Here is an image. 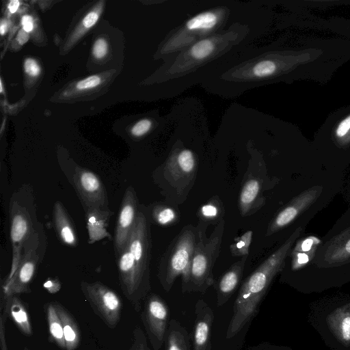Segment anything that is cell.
<instances>
[{
	"instance_id": "obj_25",
	"label": "cell",
	"mask_w": 350,
	"mask_h": 350,
	"mask_svg": "<svg viewBox=\"0 0 350 350\" xmlns=\"http://www.w3.org/2000/svg\"><path fill=\"white\" fill-rule=\"evenodd\" d=\"M176 163L182 174H189L194 170L196 161L193 152L183 150L178 155Z\"/></svg>"
},
{
	"instance_id": "obj_19",
	"label": "cell",
	"mask_w": 350,
	"mask_h": 350,
	"mask_svg": "<svg viewBox=\"0 0 350 350\" xmlns=\"http://www.w3.org/2000/svg\"><path fill=\"white\" fill-rule=\"evenodd\" d=\"M190 339L186 328L177 320L170 321L164 340L165 350H190Z\"/></svg>"
},
{
	"instance_id": "obj_13",
	"label": "cell",
	"mask_w": 350,
	"mask_h": 350,
	"mask_svg": "<svg viewBox=\"0 0 350 350\" xmlns=\"http://www.w3.org/2000/svg\"><path fill=\"white\" fill-rule=\"evenodd\" d=\"M34 232L27 209L17 202L10 206V239L12 254H22L25 242Z\"/></svg>"
},
{
	"instance_id": "obj_26",
	"label": "cell",
	"mask_w": 350,
	"mask_h": 350,
	"mask_svg": "<svg viewBox=\"0 0 350 350\" xmlns=\"http://www.w3.org/2000/svg\"><path fill=\"white\" fill-rule=\"evenodd\" d=\"M253 232L248 230L245 232L238 241L230 246V251L232 256L243 257L249 254V248L252 241Z\"/></svg>"
},
{
	"instance_id": "obj_17",
	"label": "cell",
	"mask_w": 350,
	"mask_h": 350,
	"mask_svg": "<svg viewBox=\"0 0 350 350\" xmlns=\"http://www.w3.org/2000/svg\"><path fill=\"white\" fill-rule=\"evenodd\" d=\"M53 220L57 234L61 241L68 246L75 247L78 238L75 226L62 202L55 203L53 211Z\"/></svg>"
},
{
	"instance_id": "obj_43",
	"label": "cell",
	"mask_w": 350,
	"mask_h": 350,
	"mask_svg": "<svg viewBox=\"0 0 350 350\" xmlns=\"http://www.w3.org/2000/svg\"><path fill=\"white\" fill-rule=\"evenodd\" d=\"M0 83H1V93H2L3 92V83H2V80H1Z\"/></svg>"
},
{
	"instance_id": "obj_11",
	"label": "cell",
	"mask_w": 350,
	"mask_h": 350,
	"mask_svg": "<svg viewBox=\"0 0 350 350\" xmlns=\"http://www.w3.org/2000/svg\"><path fill=\"white\" fill-rule=\"evenodd\" d=\"M320 193V189L314 187L295 197L274 217L268 227L267 234H271L288 226L314 202Z\"/></svg>"
},
{
	"instance_id": "obj_24",
	"label": "cell",
	"mask_w": 350,
	"mask_h": 350,
	"mask_svg": "<svg viewBox=\"0 0 350 350\" xmlns=\"http://www.w3.org/2000/svg\"><path fill=\"white\" fill-rule=\"evenodd\" d=\"M217 16L211 12H206L193 16L189 19L186 27L190 31L208 30L217 23Z\"/></svg>"
},
{
	"instance_id": "obj_34",
	"label": "cell",
	"mask_w": 350,
	"mask_h": 350,
	"mask_svg": "<svg viewBox=\"0 0 350 350\" xmlns=\"http://www.w3.org/2000/svg\"><path fill=\"white\" fill-rule=\"evenodd\" d=\"M152 122L148 119H143L137 122L131 129L133 135L139 137L145 135L150 129Z\"/></svg>"
},
{
	"instance_id": "obj_45",
	"label": "cell",
	"mask_w": 350,
	"mask_h": 350,
	"mask_svg": "<svg viewBox=\"0 0 350 350\" xmlns=\"http://www.w3.org/2000/svg\"><path fill=\"white\" fill-rule=\"evenodd\" d=\"M282 350H291V349H284Z\"/></svg>"
},
{
	"instance_id": "obj_20",
	"label": "cell",
	"mask_w": 350,
	"mask_h": 350,
	"mask_svg": "<svg viewBox=\"0 0 350 350\" xmlns=\"http://www.w3.org/2000/svg\"><path fill=\"white\" fill-rule=\"evenodd\" d=\"M49 331V340L62 350H66L61 319L55 308L53 301L44 306Z\"/></svg>"
},
{
	"instance_id": "obj_16",
	"label": "cell",
	"mask_w": 350,
	"mask_h": 350,
	"mask_svg": "<svg viewBox=\"0 0 350 350\" xmlns=\"http://www.w3.org/2000/svg\"><path fill=\"white\" fill-rule=\"evenodd\" d=\"M247 256L234 263L219 279L217 288V306H224L237 289L243 275Z\"/></svg>"
},
{
	"instance_id": "obj_5",
	"label": "cell",
	"mask_w": 350,
	"mask_h": 350,
	"mask_svg": "<svg viewBox=\"0 0 350 350\" xmlns=\"http://www.w3.org/2000/svg\"><path fill=\"white\" fill-rule=\"evenodd\" d=\"M81 290L94 313L110 329H115L119 323L122 300L112 288L100 281H82Z\"/></svg>"
},
{
	"instance_id": "obj_37",
	"label": "cell",
	"mask_w": 350,
	"mask_h": 350,
	"mask_svg": "<svg viewBox=\"0 0 350 350\" xmlns=\"http://www.w3.org/2000/svg\"><path fill=\"white\" fill-rule=\"evenodd\" d=\"M44 288L51 294H55L60 291L62 284L58 279L49 278L43 283Z\"/></svg>"
},
{
	"instance_id": "obj_15",
	"label": "cell",
	"mask_w": 350,
	"mask_h": 350,
	"mask_svg": "<svg viewBox=\"0 0 350 350\" xmlns=\"http://www.w3.org/2000/svg\"><path fill=\"white\" fill-rule=\"evenodd\" d=\"M1 312L5 314L22 334L25 336L33 335L28 305L18 295L7 297L1 304Z\"/></svg>"
},
{
	"instance_id": "obj_10",
	"label": "cell",
	"mask_w": 350,
	"mask_h": 350,
	"mask_svg": "<svg viewBox=\"0 0 350 350\" xmlns=\"http://www.w3.org/2000/svg\"><path fill=\"white\" fill-rule=\"evenodd\" d=\"M137 198L133 188L129 187L122 198L114 234V250L118 256L128 245L137 217Z\"/></svg>"
},
{
	"instance_id": "obj_22",
	"label": "cell",
	"mask_w": 350,
	"mask_h": 350,
	"mask_svg": "<svg viewBox=\"0 0 350 350\" xmlns=\"http://www.w3.org/2000/svg\"><path fill=\"white\" fill-rule=\"evenodd\" d=\"M260 189V183L255 178H250L245 182L239 196V207L242 215L249 211L259 194Z\"/></svg>"
},
{
	"instance_id": "obj_36",
	"label": "cell",
	"mask_w": 350,
	"mask_h": 350,
	"mask_svg": "<svg viewBox=\"0 0 350 350\" xmlns=\"http://www.w3.org/2000/svg\"><path fill=\"white\" fill-rule=\"evenodd\" d=\"M8 317L3 312L0 316V349L1 350H9L5 335V323Z\"/></svg>"
},
{
	"instance_id": "obj_33",
	"label": "cell",
	"mask_w": 350,
	"mask_h": 350,
	"mask_svg": "<svg viewBox=\"0 0 350 350\" xmlns=\"http://www.w3.org/2000/svg\"><path fill=\"white\" fill-rule=\"evenodd\" d=\"M108 51V44L103 38L97 39L92 46V55L96 59L103 58Z\"/></svg>"
},
{
	"instance_id": "obj_21",
	"label": "cell",
	"mask_w": 350,
	"mask_h": 350,
	"mask_svg": "<svg viewBox=\"0 0 350 350\" xmlns=\"http://www.w3.org/2000/svg\"><path fill=\"white\" fill-rule=\"evenodd\" d=\"M109 218V211L96 209H88L86 212L87 228L90 239L94 242L106 236L107 221Z\"/></svg>"
},
{
	"instance_id": "obj_28",
	"label": "cell",
	"mask_w": 350,
	"mask_h": 350,
	"mask_svg": "<svg viewBox=\"0 0 350 350\" xmlns=\"http://www.w3.org/2000/svg\"><path fill=\"white\" fill-rule=\"evenodd\" d=\"M129 350H150L146 333L136 325L133 330V337Z\"/></svg>"
},
{
	"instance_id": "obj_4",
	"label": "cell",
	"mask_w": 350,
	"mask_h": 350,
	"mask_svg": "<svg viewBox=\"0 0 350 350\" xmlns=\"http://www.w3.org/2000/svg\"><path fill=\"white\" fill-rule=\"evenodd\" d=\"M196 245L195 234L191 229H186L179 234L170 251L167 262L161 265L159 271V281L166 292L170 291L180 275L182 288L187 284Z\"/></svg>"
},
{
	"instance_id": "obj_9",
	"label": "cell",
	"mask_w": 350,
	"mask_h": 350,
	"mask_svg": "<svg viewBox=\"0 0 350 350\" xmlns=\"http://www.w3.org/2000/svg\"><path fill=\"white\" fill-rule=\"evenodd\" d=\"M127 246L135 259L142 279L147 285L150 286V239L146 219L141 212H138Z\"/></svg>"
},
{
	"instance_id": "obj_27",
	"label": "cell",
	"mask_w": 350,
	"mask_h": 350,
	"mask_svg": "<svg viewBox=\"0 0 350 350\" xmlns=\"http://www.w3.org/2000/svg\"><path fill=\"white\" fill-rule=\"evenodd\" d=\"M214 50V44L208 39L202 40L195 44L191 49V55L198 59L206 58Z\"/></svg>"
},
{
	"instance_id": "obj_8",
	"label": "cell",
	"mask_w": 350,
	"mask_h": 350,
	"mask_svg": "<svg viewBox=\"0 0 350 350\" xmlns=\"http://www.w3.org/2000/svg\"><path fill=\"white\" fill-rule=\"evenodd\" d=\"M73 183L83 204L88 209L109 211L105 186L94 172L77 167L73 175Z\"/></svg>"
},
{
	"instance_id": "obj_12",
	"label": "cell",
	"mask_w": 350,
	"mask_h": 350,
	"mask_svg": "<svg viewBox=\"0 0 350 350\" xmlns=\"http://www.w3.org/2000/svg\"><path fill=\"white\" fill-rule=\"evenodd\" d=\"M195 314L196 319L191 334L193 350H211L213 311L203 299H199L195 306Z\"/></svg>"
},
{
	"instance_id": "obj_6",
	"label": "cell",
	"mask_w": 350,
	"mask_h": 350,
	"mask_svg": "<svg viewBox=\"0 0 350 350\" xmlns=\"http://www.w3.org/2000/svg\"><path fill=\"white\" fill-rule=\"evenodd\" d=\"M141 319L153 350H160L169 325L170 311L164 299L149 293L144 301Z\"/></svg>"
},
{
	"instance_id": "obj_2",
	"label": "cell",
	"mask_w": 350,
	"mask_h": 350,
	"mask_svg": "<svg viewBox=\"0 0 350 350\" xmlns=\"http://www.w3.org/2000/svg\"><path fill=\"white\" fill-rule=\"evenodd\" d=\"M308 320L331 350H350V295L312 304Z\"/></svg>"
},
{
	"instance_id": "obj_41",
	"label": "cell",
	"mask_w": 350,
	"mask_h": 350,
	"mask_svg": "<svg viewBox=\"0 0 350 350\" xmlns=\"http://www.w3.org/2000/svg\"><path fill=\"white\" fill-rule=\"evenodd\" d=\"M20 5V2L18 0H12L8 5V9L11 14L15 13Z\"/></svg>"
},
{
	"instance_id": "obj_7",
	"label": "cell",
	"mask_w": 350,
	"mask_h": 350,
	"mask_svg": "<svg viewBox=\"0 0 350 350\" xmlns=\"http://www.w3.org/2000/svg\"><path fill=\"white\" fill-rule=\"evenodd\" d=\"M38 245V235L34 231L24 245L23 258L15 274L2 285L1 303L10 295L31 293L30 283L39 260L37 253Z\"/></svg>"
},
{
	"instance_id": "obj_44",
	"label": "cell",
	"mask_w": 350,
	"mask_h": 350,
	"mask_svg": "<svg viewBox=\"0 0 350 350\" xmlns=\"http://www.w3.org/2000/svg\"><path fill=\"white\" fill-rule=\"evenodd\" d=\"M23 350H30L29 348L27 346L24 347Z\"/></svg>"
},
{
	"instance_id": "obj_35",
	"label": "cell",
	"mask_w": 350,
	"mask_h": 350,
	"mask_svg": "<svg viewBox=\"0 0 350 350\" xmlns=\"http://www.w3.org/2000/svg\"><path fill=\"white\" fill-rule=\"evenodd\" d=\"M24 70L30 77H37L40 73V67L33 58H27L24 62Z\"/></svg>"
},
{
	"instance_id": "obj_18",
	"label": "cell",
	"mask_w": 350,
	"mask_h": 350,
	"mask_svg": "<svg viewBox=\"0 0 350 350\" xmlns=\"http://www.w3.org/2000/svg\"><path fill=\"white\" fill-rule=\"evenodd\" d=\"M61 319L66 350H76L81 342V332L74 316L59 302L53 301Z\"/></svg>"
},
{
	"instance_id": "obj_31",
	"label": "cell",
	"mask_w": 350,
	"mask_h": 350,
	"mask_svg": "<svg viewBox=\"0 0 350 350\" xmlns=\"http://www.w3.org/2000/svg\"><path fill=\"white\" fill-rule=\"evenodd\" d=\"M174 211L168 207L160 208L154 211L156 221L162 225L167 224L175 219Z\"/></svg>"
},
{
	"instance_id": "obj_42",
	"label": "cell",
	"mask_w": 350,
	"mask_h": 350,
	"mask_svg": "<svg viewBox=\"0 0 350 350\" xmlns=\"http://www.w3.org/2000/svg\"><path fill=\"white\" fill-rule=\"evenodd\" d=\"M8 29V21L5 19H2L1 21V24H0V33L2 36L6 33Z\"/></svg>"
},
{
	"instance_id": "obj_39",
	"label": "cell",
	"mask_w": 350,
	"mask_h": 350,
	"mask_svg": "<svg viewBox=\"0 0 350 350\" xmlns=\"http://www.w3.org/2000/svg\"><path fill=\"white\" fill-rule=\"evenodd\" d=\"M202 213L205 217H215L217 214V209L213 204H206L202 206Z\"/></svg>"
},
{
	"instance_id": "obj_14",
	"label": "cell",
	"mask_w": 350,
	"mask_h": 350,
	"mask_svg": "<svg viewBox=\"0 0 350 350\" xmlns=\"http://www.w3.org/2000/svg\"><path fill=\"white\" fill-rule=\"evenodd\" d=\"M321 133L327 135L341 147L350 146V106L329 116L321 126Z\"/></svg>"
},
{
	"instance_id": "obj_32",
	"label": "cell",
	"mask_w": 350,
	"mask_h": 350,
	"mask_svg": "<svg viewBox=\"0 0 350 350\" xmlns=\"http://www.w3.org/2000/svg\"><path fill=\"white\" fill-rule=\"evenodd\" d=\"M101 83V79L98 75H92L79 81L76 84L78 90H86L96 88Z\"/></svg>"
},
{
	"instance_id": "obj_3",
	"label": "cell",
	"mask_w": 350,
	"mask_h": 350,
	"mask_svg": "<svg viewBox=\"0 0 350 350\" xmlns=\"http://www.w3.org/2000/svg\"><path fill=\"white\" fill-rule=\"evenodd\" d=\"M224 222L221 221L206 241H201L196 245L189 279L183 292L204 293L214 284L213 267L218 256L224 232Z\"/></svg>"
},
{
	"instance_id": "obj_40",
	"label": "cell",
	"mask_w": 350,
	"mask_h": 350,
	"mask_svg": "<svg viewBox=\"0 0 350 350\" xmlns=\"http://www.w3.org/2000/svg\"><path fill=\"white\" fill-rule=\"evenodd\" d=\"M29 38V33L25 31L23 29H21L17 34L16 41L19 44L23 45L28 41Z\"/></svg>"
},
{
	"instance_id": "obj_30",
	"label": "cell",
	"mask_w": 350,
	"mask_h": 350,
	"mask_svg": "<svg viewBox=\"0 0 350 350\" xmlns=\"http://www.w3.org/2000/svg\"><path fill=\"white\" fill-rule=\"evenodd\" d=\"M334 249V260H341L350 257V236H347L345 240H341L339 242V245L336 246Z\"/></svg>"
},
{
	"instance_id": "obj_29",
	"label": "cell",
	"mask_w": 350,
	"mask_h": 350,
	"mask_svg": "<svg viewBox=\"0 0 350 350\" xmlns=\"http://www.w3.org/2000/svg\"><path fill=\"white\" fill-rule=\"evenodd\" d=\"M277 66L275 63L271 60H262L253 67L252 72L258 77H264L272 75L275 72Z\"/></svg>"
},
{
	"instance_id": "obj_23",
	"label": "cell",
	"mask_w": 350,
	"mask_h": 350,
	"mask_svg": "<svg viewBox=\"0 0 350 350\" xmlns=\"http://www.w3.org/2000/svg\"><path fill=\"white\" fill-rule=\"evenodd\" d=\"M103 10V5H98L88 12L83 18L81 23L71 36L69 44H73L80 38L88 29L92 27L98 21Z\"/></svg>"
},
{
	"instance_id": "obj_1",
	"label": "cell",
	"mask_w": 350,
	"mask_h": 350,
	"mask_svg": "<svg viewBox=\"0 0 350 350\" xmlns=\"http://www.w3.org/2000/svg\"><path fill=\"white\" fill-rule=\"evenodd\" d=\"M301 231V228H297L244 281L234 304L233 314L226 331L227 339L236 336L257 313L262 298L274 277L282 270L285 258Z\"/></svg>"
},
{
	"instance_id": "obj_38",
	"label": "cell",
	"mask_w": 350,
	"mask_h": 350,
	"mask_svg": "<svg viewBox=\"0 0 350 350\" xmlns=\"http://www.w3.org/2000/svg\"><path fill=\"white\" fill-rule=\"evenodd\" d=\"M21 25L23 29L27 33L31 32L33 29V19L30 15H24L21 18Z\"/></svg>"
}]
</instances>
